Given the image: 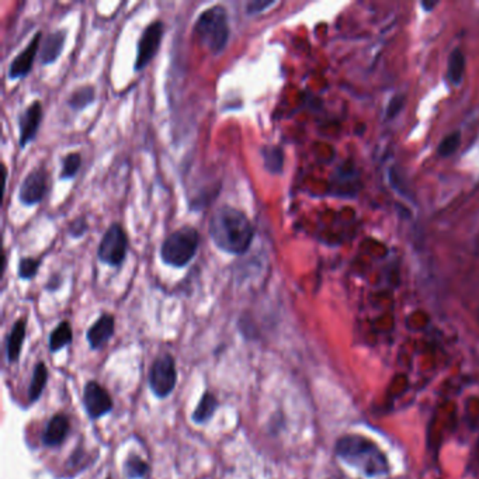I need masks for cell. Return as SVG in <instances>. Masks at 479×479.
<instances>
[{
	"label": "cell",
	"instance_id": "3",
	"mask_svg": "<svg viewBox=\"0 0 479 479\" xmlns=\"http://www.w3.org/2000/svg\"><path fill=\"white\" fill-rule=\"evenodd\" d=\"M194 31L200 43L211 54H221L225 49L231 34L227 9L216 5L204 10L196 21Z\"/></svg>",
	"mask_w": 479,
	"mask_h": 479
},
{
	"label": "cell",
	"instance_id": "22",
	"mask_svg": "<svg viewBox=\"0 0 479 479\" xmlns=\"http://www.w3.org/2000/svg\"><path fill=\"white\" fill-rule=\"evenodd\" d=\"M82 164V157L80 153H69L65 157H63L62 161V172H60V179L62 180H69L74 179L80 168Z\"/></svg>",
	"mask_w": 479,
	"mask_h": 479
},
{
	"label": "cell",
	"instance_id": "19",
	"mask_svg": "<svg viewBox=\"0 0 479 479\" xmlns=\"http://www.w3.org/2000/svg\"><path fill=\"white\" fill-rule=\"evenodd\" d=\"M265 168L270 173H281L284 166V153L280 146H263L260 151Z\"/></svg>",
	"mask_w": 479,
	"mask_h": 479
},
{
	"label": "cell",
	"instance_id": "5",
	"mask_svg": "<svg viewBox=\"0 0 479 479\" xmlns=\"http://www.w3.org/2000/svg\"><path fill=\"white\" fill-rule=\"evenodd\" d=\"M126 249H129V238L124 228L120 223H111L99 243L98 258L109 266H120L125 260Z\"/></svg>",
	"mask_w": 479,
	"mask_h": 479
},
{
	"label": "cell",
	"instance_id": "24",
	"mask_svg": "<svg viewBox=\"0 0 479 479\" xmlns=\"http://www.w3.org/2000/svg\"><path fill=\"white\" fill-rule=\"evenodd\" d=\"M41 266V259L34 258H23L19 262V277L23 280L34 278Z\"/></svg>",
	"mask_w": 479,
	"mask_h": 479
},
{
	"label": "cell",
	"instance_id": "7",
	"mask_svg": "<svg viewBox=\"0 0 479 479\" xmlns=\"http://www.w3.org/2000/svg\"><path fill=\"white\" fill-rule=\"evenodd\" d=\"M164 33H165V25L161 20L152 21L142 31V36L138 41L137 58H135V63H134L135 71H142L148 65V63L153 59L159 47H161Z\"/></svg>",
	"mask_w": 479,
	"mask_h": 479
},
{
	"label": "cell",
	"instance_id": "18",
	"mask_svg": "<svg viewBox=\"0 0 479 479\" xmlns=\"http://www.w3.org/2000/svg\"><path fill=\"white\" fill-rule=\"evenodd\" d=\"M74 333H72V326L68 321L60 322L51 333L49 336V350L51 351H58L62 347L68 346L72 342Z\"/></svg>",
	"mask_w": 479,
	"mask_h": 479
},
{
	"label": "cell",
	"instance_id": "8",
	"mask_svg": "<svg viewBox=\"0 0 479 479\" xmlns=\"http://www.w3.org/2000/svg\"><path fill=\"white\" fill-rule=\"evenodd\" d=\"M83 405L91 419H99L113 409V399L104 387L90 381L85 387Z\"/></svg>",
	"mask_w": 479,
	"mask_h": 479
},
{
	"label": "cell",
	"instance_id": "10",
	"mask_svg": "<svg viewBox=\"0 0 479 479\" xmlns=\"http://www.w3.org/2000/svg\"><path fill=\"white\" fill-rule=\"evenodd\" d=\"M43 104L36 100L31 103L24 113L20 115L19 120V130H20V137H19V145L20 148H25L31 141H33L37 135V131L40 129V124L43 121Z\"/></svg>",
	"mask_w": 479,
	"mask_h": 479
},
{
	"label": "cell",
	"instance_id": "11",
	"mask_svg": "<svg viewBox=\"0 0 479 479\" xmlns=\"http://www.w3.org/2000/svg\"><path fill=\"white\" fill-rule=\"evenodd\" d=\"M41 38H43V33L41 31H38V33L33 38H31L28 45L13 59V62L10 63V67H9V78L10 79L25 78L31 72V69H33L34 59L40 51Z\"/></svg>",
	"mask_w": 479,
	"mask_h": 479
},
{
	"label": "cell",
	"instance_id": "21",
	"mask_svg": "<svg viewBox=\"0 0 479 479\" xmlns=\"http://www.w3.org/2000/svg\"><path fill=\"white\" fill-rule=\"evenodd\" d=\"M96 98V91L93 86H82L79 89H76L68 99V104L74 109V110H83L87 106H90L94 102Z\"/></svg>",
	"mask_w": 479,
	"mask_h": 479
},
{
	"label": "cell",
	"instance_id": "2",
	"mask_svg": "<svg viewBox=\"0 0 479 479\" xmlns=\"http://www.w3.org/2000/svg\"><path fill=\"white\" fill-rule=\"evenodd\" d=\"M335 452L340 460L360 469L368 478L387 475L390 463L379 447L361 434H347L337 440Z\"/></svg>",
	"mask_w": 479,
	"mask_h": 479
},
{
	"label": "cell",
	"instance_id": "12",
	"mask_svg": "<svg viewBox=\"0 0 479 479\" xmlns=\"http://www.w3.org/2000/svg\"><path fill=\"white\" fill-rule=\"evenodd\" d=\"M114 328H115L114 316L110 313L102 315L87 331V342L90 347L96 350L104 346L114 335Z\"/></svg>",
	"mask_w": 479,
	"mask_h": 479
},
{
	"label": "cell",
	"instance_id": "27",
	"mask_svg": "<svg viewBox=\"0 0 479 479\" xmlns=\"http://www.w3.org/2000/svg\"><path fill=\"white\" fill-rule=\"evenodd\" d=\"M403 106H405V96H403V94L395 96V98H392V100H391L390 104H388L387 117H388L390 120L395 118V117L401 113V110L403 109Z\"/></svg>",
	"mask_w": 479,
	"mask_h": 479
},
{
	"label": "cell",
	"instance_id": "14",
	"mask_svg": "<svg viewBox=\"0 0 479 479\" xmlns=\"http://www.w3.org/2000/svg\"><path fill=\"white\" fill-rule=\"evenodd\" d=\"M69 430V422L65 414H55L47 425V429L43 436V443L48 447L59 445L65 440Z\"/></svg>",
	"mask_w": 479,
	"mask_h": 479
},
{
	"label": "cell",
	"instance_id": "15",
	"mask_svg": "<svg viewBox=\"0 0 479 479\" xmlns=\"http://www.w3.org/2000/svg\"><path fill=\"white\" fill-rule=\"evenodd\" d=\"M25 319H19L10 331L8 337V359L9 361H17L21 353V346L25 337Z\"/></svg>",
	"mask_w": 479,
	"mask_h": 479
},
{
	"label": "cell",
	"instance_id": "23",
	"mask_svg": "<svg viewBox=\"0 0 479 479\" xmlns=\"http://www.w3.org/2000/svg\"><path fill=\"white\" fill-rule=\"evenodd\" d=\"M124 471L130 479H140L148 474L149 465L145 461H142L140 457L134 456L125 461Z\"/></svg>",
	"mask_w": 479,
	"mask_h": 479
},
{
	"label": "cell",
	"instance_id": "16",
	"mask_svg": "<svg viewBox=\"0 0 479 479\" xmlns=\"http://www.w3.org/2000/svg\"><path fill=\"white\" fill-rule=\"evenodd\" d=\"M216 406H218L216 398L214 395H211L210 392H205L203 395L200 403L197 405V408H196V410L193 413V416H191V419H193L199 425L208 422L214 416V413L216 410Z\"/></svg>",
	"mask_w": 479,
	"mask_h": 479
},
{
	"label": "cell",
	"instance_id": "4",
	"mask_svg": "<svg viewBox=\"0 0 479 479\" xmlns=\"http://www.w3.org/2000/svg\"><path fill=\"white\" fill-rule=\"evenodd\" d=\"M200 245L199 231L193 227H183L170 234L162 243L161 258L172 267H184L194 259Z\"/></svg>",
	"mask_w": 479,
	"mask_h": 479
},
{
	"label": "cell",
	"instance_id": "6",
	"mask_svg": "<svg viewBox=\"0 0 479 479\" xmlns=\"http://www.w3.org/2000/svg\"><path fill=\"white\" fill-rule=\"evenodd\" d=\"M177 371L175 359L170 355L157 357L149 372V387L157 398H166L176 387Z\"/></svg>",
	"mask_w": 479,
	"mask_h": 479
},
{
	"label": "cell",
	"instance_id": "13",
	"mask_svg": "<svg viewBox=\"0 0 479 479\" xmlns=\"http://www.w3.org/2000/svg\"><path fill=\"white\" fill-rule=\"evenodd\" d=\"M67 41V31L65 30H56L52 31L51 34L45 37L44 45L40 49V58L43 65H49V63L55 62L59 55L63 51V45Z\"/></svg>",
	"mask_w": 479,
	"mask_h": 479
},
{
	"label": "cell",
	"instance_id": "26",
	"mask_svg": "<svg viewBox=\"0 0 479 479\" xmlns=\"http://www.w3.org/2000/svg\"><path fill=\"white\" fill-rule=\"evenodd\" d=\"M89 230V225H87V221L85 216H78L76 219H74L71 223H69V227H68V234L71 235V238H82Z\"/></svg>",
	"mask_w": 479,
	"mask_h": 479
},
{
	"label": "cell",
	"instance_id": "28",
	"mask_svg": "<svg viewBox=\"0 0 479 479\" xmlns=\"http://www.w3.org/2000/svg\"><path fill=\"white\" fill-rule=\"evenodd\" d=\"M273 5H274V2H271V0H270V2H269V0H253V2L246 3L245 9H246L247 14H258V13L263 12L265 9L273 6Z\"/></svg>",
	"mask_w": 479,
	"mask_h": 479
},
{
	"label": "cell",
	"instance_id": "1",
	"mask_svg": "<svg viewBox=\"0 0 479 479\" xmlns=\"http://www.w3.org/2000/svg\"><path fill=\"white\" fill-rule=\"evenodd\" d=\"M208 234L222 252L243 254L253 242L254 230L242 211L231 205H222L210 218Z\"/></svg>",
	"mask_w": 479,
	"mask_h": 479
},
{
	"label": "cell",
	"instance_id": "20",
	"mask_svg": "<svg viewBox=\"0 0 479 479\" xmlns=\"http://www.w3.org/2000/svg\"><path fill=\"white\" fill-rule=\"evenodd\" d=\"M464 71H465V56L461 49L456 48L449 58V71H447V75H449L450 82L453 85H460L464 76Z\"/></svg>",
	"mask_w": 479,
	"mask_h": 479
},
{
	"label": "cell",
	"instance_id": "25",
	"mask_svg": "<svg viewBox=\"0 0 479 479\" xmlns=\"http://www.w3.org/2000/svg\"><path fill=\"white\" fill-rule=\"evenodd\" d=\"M461 144V134L460 131H456L453 134H450L449 137H445L440 145H438V155L441 157H449L452 155H454L458 149Z\"/></svg>",
	"mask_w": 479,
	"mask_h": 479
},
{
	"label": "cell",
	"instance_id": "9",
	"mask_svg": "<svg viewBox=\"0 0 479 479\" xmlns=\"http://www.w3.org/2000/svg\"><path fill=\"white\" fill-rule=\"evenodd\" d=\"M47 191V172L44 169L31 170L19 191V200L24 205H34L43 201Z\"/></svg>",
	"mask_w": 479,
	"mask_h": 479
},
{
	"label": "cell",
	"instance_id": "17",
	"mask_svg": "<svg viewBox=\"0 0 479 479\" xmlns=\"http://www.w3.org/2000/svg\"><path fill=\"white\" fill-rule=\"evenodd\" d=\"M47 381H48L47 366L44 363H38L36 366V370H34L33 378H31V384L28 388V398L31 402H36L41 397L47 386Z\"/></svg>",
	"mask_w": 479,
	"mask_h": 479
}]
</instances>
